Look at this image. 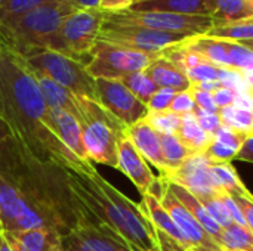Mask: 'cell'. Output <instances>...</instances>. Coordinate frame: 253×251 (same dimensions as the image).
<instances>
[{
  "mask_svg": "<svg viewBox=\"0 0 253 251\" xmlns=\"http://www.w3.org/2000/svg\"><path fill=\"white\" fill-rule=\"evenodd\" d=\"M87 216L65 169L36 158L13 135L0 145L1 231L52 229L64 238Z\"/></svg>",
  "mask_w": 253,
  "mask_h": 251,
  "instance_id": "6da1fadb",
  "label": "cell"
},
{
  "mask_svg": "<svg viewBox=\"0 0 253 251\" xmlns=\"http://www.w3.org/2000/svg\"><path fill=\"white\" fill-rule=\"evenodd\" d=\"M0 115L36 158L65 170H95L93 164L79 160L61 142L33 71L6 44L0 49Z\"/></svg>",
  "mask_w": 253,
  "mask_h": 251,
  "instance_id": "7a4b0ae2",
  "label": "cell"
},
{
  "mask_svg": "<svg viewBox=\"0 0 253 251\" xmlns=\"http://www.w3.org/2000/svg\"><path fill=\"white\" fill-rule=\"evenodd\" d=\"M67 178L73 195L92 219L114 231L135 251H157L156 228L145 213L96 169L67 170Z\"/></svg>",
  "mask_w": 253,
  "mask_h": 251,
  "instance_id": "3957f363",
  "label": "cell"
},
{
  "mask_svg": "<svg viewBox=\"0 0 253 251\" xmlns=\"http://www.w3.org/2000/svg\"><path fill=\"white\" fill-rule=\"evenodd\" d=\"M76 9L68 0L40 6L10 25L0 27L3 43L22 58L49 50L52 40L64 19Z\"/></svg>",
  "mask_w": 253,
  "mask_h": 251,
  "instance_id": "277c9868",
  "label": "cell"
},
{
  "mask_svg": "<svg viewBox=\"0 0 253 251\" xmlns=\"http://www.w3.org/2000/svg\"><path fill=\"white\" fill-rule=\"evenodd\" d=\"M77 105L87 160L117 169V148L126 136V127L95 101L77 96Z\"/></svg>",
  "mask_w": 253,
  "mask_h": 251,
  "instance_id": "5b68a950",
  "label": "cell"
},
{
  "mask_svg": "<svg viewBox=\"0 0 253 251\" xmlns=\"http://www.w3.org/2000/svg\"><path fill=\"white\" fill-rule=\"evenodd\" d=\"M24 59L33 71L49 77L76 96L98 102L96 81L87 72L84 62L53 50H43Z\"/></svg>",
  "mask_w": 253,
  "mask_h": 251,
  "instance_id": "8992f818",
  "label": "cell"
},
{
  "mask_svg": "<svg viewBox=\"0 0 253 251\" xmlns=\"http://www.w3.org/2000/svg\"><path fill=\"white\" fill-rule=\"evenodd\" d=\"M107 12L101 9L74 10L56 31L50 49L84 62L99 38ZM86 64V62H84Z\"/></svg>",
  "mask_w": 253,
  "mask_h": 251,
  "instance_id": "52a82bcc",
  "label": "cell"
},
{
  "mask_svg": "<svg viewBox=\"0 0 253 251\" xmlns=\"http://www.w3.org/2000/svg\"><path fill=\"white\" fill-rule=\"evenodd\" d=\"M157 56L160 55H150L98 40L86 61V70L93 78L120 80L127 74L147 70Z\"/></svg>",
  "mask_w": 253,
  "mask_h": 251,
  "instance_id": "ba28073f",
  "label": "cell"
},
{
  "mask_svg": "<svg viewBox=\"0 0 253 251\" xmlns=\"http://www.w3.org/2000/svg\"><path fill=\"white\" fill-rule=\"evenodd\" d=\"M187 38L190 37L184 34L156 31V30H150L141 25L114 21L107 13L98 40L119 44V46L139 50L144 53H150V55H160L168 47L182 43Z\"/></svg>",
  "mask_w": 253,
  "mask_h": 251,
  "instance_id": "9c48e42d",
  "label": "cell"
},
{
  "mask_svg": "<svg viewBox=\"0 0 253 251\" xmlns=\"http://www.w3.org/2000/svg\"><path fill=\"white\" fill-rule=\"evenodd\" d=\"M114 21L141 25L156 31L184 34L188 37L206 36L208 31L213 28V21L211 16L200 15H179L169 12H138V10H123L117 13H108Z\"/></svg>",
  "mask_w": 253,
  "mask_h": 251,
  "instance_id": "30bf717a",
  "label": "cell"
},
{
  "mask_svg": "<svg viewBox=\"0 0 253 251\" xmlns=\"http://www.w3.org/2000/svg\"><path fill=\"white\" fill-rule=\"evenodd\" d=\"M98 104L111 112L126 129L144 120L148 107L141 102L120 80L95 78Z\"/></svg>",
  "mask_w": 253,
  "mask_h": 251,
  "instance_id": "8fae6325",
  "label": "cell"
},
{
  "mask_svg": "<svg viewBox=\"0 0 253 251\" xmlns=\"http://www.w3.org/2000/svg\"><path fill=\"white\" fill-rule=\"evenodd\" d=\"M64 251H135L114 231L92 219L84 217L67 237L62 238Z\"/></svg>",
  "mask_w": 253,
  "mask_h": 251,
  "instance_id": "7c38bea8",
  "label": "cell"
},
{
  "mask_svg": "<svg viewBox=\"0 0 253 251\" xmlns=\"http://www.w3.org/2000/svg\"><path fill=\"white\" fill-rule=\"evenodd\" d=\"M212 163L203 155L197 154L185 160L178 169L170 172L168 176H162L168 182L178 183L193 192L197 198L221 194L222 189L218 186L212 175Z\"/></svg>",
  "mask_w": 253,
  "mask_h": 251,
  "instance_id": "4fadbf2b",
  "label": "cell"
},
{
  "mask_svg": "<svg viewBox=\"0 0 253 251\" xmlns=\"http://www.w3.org/2000/svg\"><path fill=\"white\" fill-rule=\"evenodd\" d=\"M117 170H120L123 175H126L130 182L138 188L141 195L147 194L153 183L156 182V176L151 172L148 163L144 160V157L136 151L133 143L125 136L119 142L117 148Z\"/></svg>",
  "mask_w": 253,
  "mask_h": 251,
  "instance_id": "5bb4252c",
  "label": "cell"
},
{
  "mask_svg": "<svg viewBox=\"0 0 253 251\" xmlns=\"http://www.w3.org/2000/svg\"><path fill=\"white\" fill-rule=\"evenodd\" d=\"M126 136L133 143L136 151L144 157V160L147 163H150L151 166H154L160 172V176L168 175L169 170H168V166L163 158L160 135L147 123L145 118L135 123L133 126L127 127Z\"/></svg>",
  "mask_w": 253,
  "mask_h": 251,
  "instance_id": "9a60e30c",
  "label": "cell"
},
{
  "mask_svg": "<svg viewBox=\"0 0 253 251\" xmlns=\"http://www.w3.org/2000/svg\"><path fill=\"white\" fill-rule=\"evenodd\" d=\"M12 251H59L62 237L52 229L3 231Z\"/></svg>",
  "mask_w": 253,
  "mask_h": 251,
  "instance_id": "2e32d148",
  "label": "cell"
},
{
  "mask_svg": "<svg viewBox=\"0 0 253 251\" xmlns=\"http://www.w3.org/2000/svg\"><path fill=\"white\" fill-rule=\"evenodd\" d=\"M139 207L157 231H162L163 234H166L168 237L175 240L178 244H181L187 250L193 251L190 241L182 234V231L178 228V225L175 223L172 216L168 213V210L163 207V204L159 198H156L151 194H144Z\"/></svg>",
  "mask_w": 253,
  "mask_h": 251,
  "instance_id": "e0dca14e",
  "label": "cell"
},
{
  "mask_svg": "<svg viewBox=\"0 0 253 251\" xmlns=\"http://www.w3.org/2000/svg\"><path fill=\"white\" fill-rule=\"evenodd\" d=\"M50 115H52V121H53L56 135L61 139V142L79 160H82L86 164H92L87 160V155L84 151L82 126H80L79 120L74 115L68 114L67 111H62V109H50Z\"/></svg>",
  "mask_w": 253,
  "mask_h": 251,
  "instance_id": "ac0fdd59",
  "label": "cell"
},
{
  "mask_svg": "<svg viewBox=\"0 0 253 251\" xmlns=\"http://www.w3.org/2000/svg\"><path fill=\"white\" fill-rule=\"evenodd\" d=\"M150 78L156 83L159 89H172L176 93L191 89V81L188 75L172 61L165 56H157L145 70Z\"/></svg>",
  "mask_w": 253,
  "mask_h": 251,
  "instance_id": "d6986e66",
  "label": "cell"
},
{
  "mask_svg": "<svg viewBox=\"0 0 253 251\" xmlns=\"http://www.w3.org/2000/svg\"><path fill=\"white\" fill-rule=\"evenodd\" d=\"M168 188L170 189V192L176 197V200L190 212V215L203 226V229L219 244L221 247V240H222V228L211 217V215L208 213V210L205 209V206L202 204V201L188 189H185L184 186L173 183V182H168Z\"/></svg>",
  "mask_w": 253,
  "mask_h": 251,
  "instance_id": "ffe728a7",
  "label": "cell"
},
{
  "mask_svg": "<svg viewBox=\"0 0 253 251\" xmlns=\"http://www.w3.org/2000/svg\"><path fill=\"white\" fill-rule=\"evenodd\" d=\"M30 68V67H28ZM31 70V68H30ZM33 71V70H31ZM40 92L47 104V107L50 109H62L67 111L68 114L74 115L79 120V105H77V96L74 93H71L68 89L59 86L58 83H55L53 80H50L49 77L33 71Z\"/></svg>",
  "mask_w": 253,
  "mask_h": 251,
  "instance_id": "44dd1931",
  "label": "cell"
},
{
  "mask_svg": "<svg viewBox=\"0 0 253 251\" xmlns=\"http://www.w3.org/2000/svg\"><path fill=\"white\" fill-rule=\"evenodd\" d=\"M184 43L194 52L200 53L211 64L221 67V68L231 70L230 55L227 50L225 40L213 38V37H208V36H199V37H190Z\"/></svg>",
  "mask_w": 253,
  "mask_h": 251,
  "instance_id": "7402d4cb",
  "label": "cell"
},
{
  "mask_svg": "<svg viewBox=\"0 0 253 251\" xmlns=\"http://www.w3.org/2000/svg\"><path fill=\"white\" fill-rule=\"evenodd\" d=\"M213 27L228 25L253 18L249 0H213Z\"/></svg>",
  "mask_w": 253,
  "mask_h": 251,
  "instance_id": "603a6c76",
  "label": "cell"
},
{
  "mask_svg": "<svg viewBox=\"0 0 253 251\" xmlns=\"http://www.w3.org/2000/svg\"><path fill=\"white\" fill-rule=\"evenodd\" d=\"M176 136L196 155L197 154H202L213 142V136L209 135V133H206L199 126V123L196 120V115L193 112L182 115L179 129L176 132Z\"/></svg>",
  "mask_w": 253,
  "mask_h": 251,
  "instance_id": "cb8c5ba5",
  "label": "cell"
},
{
  "mask_svg": "<svg viewBox=\"0 0 253 251\" xmlns=\"http://www.w3.org/2000/svg\"><path fill=\"white\" fill-rule=\"evenodd\" d=\"M160 145H162V152H163L165 163H166L168 170H169L168 175L170 172H173L175 169H178L185 160H188V158L196 155L193 151H190L179 141V138L176 135H160Z\"/></svg>",
  "mask_w": 253,
  "mask_h": 251,
  "instance_id": "d4e9b609",
  "label": "cell"
},
{
  "mask_svg": "<svg viewBox=\"0 0 253 251\" xmlns=\"http://www.w3.org/2000/svg\"><path fill=\"white\" fill-rule=\"evenodd\" d=\"M55 1H64V0H6L4 4L0 7V27L10 25L25 13Z\"/></svg>",
  "mask_w": 253,
  "mask_h": 251,
  "instance_id": "484cf974",
  "label": "cell"
},
{
  "mask_svg": "<svg viewBox=\"0 0 253 251\" xmlns=\"http://www.w3.org/2000/svg\"><path fill=\"white\" fill-rule=\"evenodd\" d=\"M206 36L213 37V38L236 41V43L253 40V18L240 21V22H234V24H228V25L213 27L211 31H208Z\"/></svg>",
  "mask_w": 253,
  "mask_h": 251,
  "instance_id": "4316f807",
  "label": "cell"
},
{
  "mask_svg": "<svg viewBox=\"0 0 253 251\" xmlns=\"http://www.w3.org/2000/svg\"><path fill=\"white\" fill-rule=\"evenodd\" d=\"M212 175L218 183V186L228 194H246L249 189L245 186V183L240 180L236 169L231 163H221V164H212Z\"/></svg>",
  "mask_w": 253,
  "mask_h": 251,
  "instance_id": "83f0119b",
  "label": "cell"
},
{
  "mask_svg": "<svg viewBox=\"0 0 253 251\" xmlns=\"http://www.w3.org/2000/svg\"><path fill=\"white\" fill-rule=\"evenodd\" d=\"M253 247V234L242 225L233 223L222 231V251H251Z\"/></svg>",
  "mask_w": 253,
  "mask_h": 251,
  "instance_id": "f1b7e54d",
  "label": "cell"
},
{
  "mask_svg": "<svg viewBox=\"0 0 253 251\" xmlns=\"http://www.w3.org/2000/svg\"><path fill=\"white\" fill-rule=\"evenodd\" d=\"M120 81L145 105L150 102L151 96L159 90V87L156 86V83L150 78V75L144 71H138V72H132L125 75L123 78H120Z\"/></svg>",
  "mask_w": 253,
  "mask_h": 251,
  "instance_id": "f546056e",
  "label": "cell"
},
{
  "mask_svg": "<svg viewBox=\"0 0 253 251\" xmlns=\"http://www.w3.org/2000/svg\"><path fill=\"white\" fill-rule=\"evenodd\" d=\"M219 117L222 123L234 130L246 133L248 136L253 135V112L240 109L234 105L219 109Z\"/></svg>",
  "mask_w": 253,
  "mask_h": 251,
  "instance_id": "4dcf8cb0",
  "label": "cell"
},
{
  "mask_svg": "<svg viewBox=\"0 0 253 251\" xmlns=\"http://www.w3.org/2000/svg\"><path fill=\"white\" fill-rule=\"evenodd\" d=\"M181 115L169 111L163 112H151L148 111L145 120L147 123L160 135H176L179 124H181Z\"/></svg>",
  "mask_w": 253,
  "mask_h": 251,
  "instance_id": "1f68e13d",
  "label": "cell"
},
{
  "mask_svg": "<svg viewBox=\"0 0 253 251\" xmlns=\"http://www.w3.org/2000/svg\"><path fill=\"white\" fill-rule=\"evenodd\" d=\"M227 41V50L230 55L231 70L239 71L242 74L253 72V52L236 41Z\"/></svg>",
  "mask_w": 253,
  "mask_h": 251,
  "instance_id": "d6a6232c",
  "label": "cell"
},
{
  "mask_svg": "<svg viewBox=\"0 0 253 251\" xmlns=\"http://www.w3.org/2000/svg\"><path fill=\"white\" fill-rule=\"evenodd\" d=\"M224 192V191H222ZM202 201V204L205 206V209L208 210V213L211 215V217L224 229V228H228L230 225H233V219L225 207V204L222 203L221 200V194H216V195H209V197H203V198H199Z\"/></svg>",
  "mask_w": 253,
  "mask_h": 251,
  "instance_id": "836d02e7",
  "label": "cell"
},
{
  "mask_svg": "<svg viewBox=\"0 0 253 251\" xmlns=\"http://www.w3.org/2000/svg\"><path fill=\"white\" fill-rule=\"evenodd\" d=\"M224 71H225V68L216 67V65L211 64L209 61H203L197 67L187 71V75H188L191 84L200 83V81H221Z\"/></svg>",
  "mask_w": 253,
  "mask_h": 251,
  "instance_id": "e575fe53",
  "label": "cell"
},
{
  "mask_svg": "<svg viewBox=\"0 0 253 251\" xmlns=\"http://www.w3.org/2000/svg\"><path fill=\"white\" fill-rule=\"evenodd\" d=\"M200 155H203L212 164H221V163H231L233 160H236L237 151L213 141Z\"/></svg>",
  "mask_w": 253,
  "mask_h": 251,
  "instance_id": "d590c367",
  "label": "cell"
},
{
  "mask_svg": "<svg viewBox=\"0 0 253 251\" xmlns=\"http://www.w3.org/2000/svg\"><path fill=\"white\" fill-rule=\"evenodd\" d=\"M249 136L246 133H242L239 130H234L228 126H225L222 123V126L218 129V132L213 135V141L228 146V148H233L236 151H239L242 148V145L245 143V141L248 139Z\"/></svg>",
  "mask_w": 253,
  "mask_h": 251,
  "instance_id": "8d00e7d4",
  "label": "cell"
},
{
  "mask_svg": "<svg viewBox=\"0 0 253 251\" xmlns=\"http://www.w3.org/2000/svg\"><path fill=\"white\" fill-rule=\"evenodd\" d=\"M176 92L172 89H159L150 99V102L147 104L148 111L151 112H163V111H169L172 101L175 98Z\"/></svg>",
  "mask_w": 253,
  "mask_h": 251,
  "instance_id": "74e56055",
  "label": "cell"
},
{
  "mask_svg": "<svg viewBox=\"0 0 253 251\" xmlns=\"http://www.w3.org/2000/svg\"><path fill=\"white\" fill-rule=\"evenodd\" d=\"M193 114L196 115V120L199 123V126L209 135H215L218 132V129L222 126V120L218 114H212V112H206L200 108L196 107V109L193 111Z\"/></svg>",
  "mask_w": 253,
  "mask_h": 251,
  "instance_id": "f35d334b",
  "label": "cell"
},
{
  "mask_svg": "<svg viewBox=\"0 0 253 251\" xmlns=\"http://www.w3.org/2000/svg\"><path fill=\"white\" fill-rule=\"evenodd\" d=\"M196 109V102L193 99V95L190 90L185 92H179L175 95L172 105H170V111L178 114V115H185V114H191Z\"/></svg>",
  "mask_w": 253,
  "mask_h": 251,
  "instance_id": "ab89813d",
  "label": "cell"
},
{
  "mask_svg": "<svg viewBox=\"0 0 253 251\" xmlns=\"http://www.w3.org/2000/svg\"><path fill=\"white\" fill-rule=\"evenodd\" d=\"M233 195V198L236 200L243 217H245V222H246V226L248 229L253 234V195L251 192H246V194H230Z\"/></svg>",
  "mask_w": 253,
  "mask_h": 251,
  "instance_id": "60d3db41",
  "label": "cell"
},
{
  "mask_svg": "<svg viewBox=\"0 0 253 251\" xmlns=\"http://www.w3.org/2000/svg\"><path fill=\"white\" fill-rule=\"evenodd\" d=\"M191 95H193V99L196 102V107L206 111V112H212V114H218L219 109L213 101V95L209 93V92H203V90H197V89H190Z\"/></svg>",
  "mask_w": 253,
  "mask_h": 251,
  "instance_id": "b9f144b4",
  "label": "cell"
},
{
  "mask_svg": "<svg viewBox=\"0 0 253 251\" xmlns=\"http://www.w3.org/2000/svg\"><path fill=\"white\" fill-rule=\"evenodd\" d=\"M237 93H239V92H236L234 89L221 86V87L216 89L212 95H213V101H215L218 109H222V108H227V107L234 105V101H236V98H237Z\"/></svg>",
  "mask_w": 253,
  "mask_h": 251,
  "instance_id": "7bdbcfd3",
  "label": "cell"
},
{
  "mask_svg": "<svg viewBox=\"0 0 253 251\" xmlns=\"http://www.w3.org/2000/svg\"><path fill=\"white\" fill-rule=\"evenodd\" d=\"M221 200H222V203L225 204V207H227V210H228V213H230L233 222L237 223V225L246 226L245 217H243V215H242V212H240V209H239L236 200L233 198V195H230L228 192H221ZM246 228H248V226H246Z\"/></svg>",
  "mask_w": 253,
  "mask_h": 251,
  "instance_id": "ee69618b",
  "label": "cell"
},
{
  "mask_svg": "<svg viewBox=\"0 0 253 251\" xmlns=\"http://www.w3.org/2000/svg\"><path fill=\"white\" fill-rule=\"evenodd\" d=\"M136 0H101L99 9L107 12V13H117L130 9Z\"/></svg>",
  "mask_w": 253,
  "mask_h": 251,
  "instance_id": "f6af8a7d",
  "label": "cell"
},
{
  "mask_svg": "<svg viewBox=\"0 0 253 251\" xmlns=\"http://www.w3.org/2000/svg\"><path fill=\"white\" fill-rule=\"evenodd\" d=\"M156 235H157V251H190L182 247L181 244H178L170 237H168L166 234H163L162 231L156 229Z\"/></svg>",
  "mask_w": 253,
  "mask_h": 251,
  "instance_id": "bcb514c9",
  "label": "cell"
},
{
  "mask_svg": "<svg viewBox=\"0 0 253 251\" xmlns=\"http://www.w3.org/2000/svg\"><path fill=\"white\" fill-rule=\"evenodd\" d=\"M234 107L245 109V111H252L253 112V93L251 90L246 92H239L237 98L234 101Z\"/></svg>",
  "mask_w": 253,
  "mask_h": 251,
  "instance_id": "7dc6e473",
  "label": "cell"
},
{
  "mask_svg": "<svg viewBox=\"0 0 253 251\" xmlns=\"http://www.w3.org/2000/svg\"><path fill=\"white\" fill-rule=\"evenodd\" d=\"M236 160L253 163V135H251V136L245 141V143L242 145V148L237 151Z\"/></svg>",
  "mask_w": 253,
  "mask_h": 251,
  "instance_id": "c3c4849f",
  "label": "cell"
},
{
  "mask_svg": "<svg viewBox=\"0 0 253 251\" xmlns=\"http://www.w3.org/2000/svg\"><path fill=\"white\" fill-rule=\"evenodd\" d=\"M76 10H93L99 9L101 0H68Z\"/></svg>",
  "mask_w": 253,
  "mask_h": 251,
  "instance_id": "681fc988",
  "label": "cell"
},
{
  "mask_svg": "<svg viewBox=\"0 0 253 251\" xmlns=\"http://www.w3.org/2000/svg\"><path fill=\"white\" fill-rule=\"evenodd\" d=\"M222 84L221 81H200V83H194L191 84L193 89H197V90H203V92H209V93H213L216 89H219Z\"/></svg>",
  "mask_w": 253,
  "mask_h": 251,
  "instance_id": "f907efd6",
  "label": "cell"
},
{
  "mask_svg": "<svg viewBox=\"0 0 253 251\" xmlns=\"http://www.w3.org/2000/svg\"><path fill=\"white\" fill-rule=\"evenodd\" d=\"M12 136V132H10V127L7 126V123L4 121V118L0 115V145Z\"/></svg>",
  "mask_w": 253,
  "mask_h": 251,
  "instance_id": "816d5d0a",
  "label": "cell"
},
{
  "mask_svg": "<svg viewBox=\"0 0 253 251\" xmlns=\"http://www.w3.org/2000/svg\"><path fill=\"white\" fill-rule=\"evenodd\" d=\"M0 251H12L10 246L7 244V241L4 238V234H3L1 229H0Z\"/></svg>",
  "mask_w": 253,
  "mask_h": 251,
  "instance_id": "f5cc1de1",
  "label": "cell"
},
{
  "mask_svg": "<svg viewBox=\"0 0 253 251\" xmlns=\"http://www.w3.org/2000/svg\"><path fill=\"white\" fill-rule=\"evenodd\" d=\"M240 44H243L245 47H248L249 50H252V52H253V40H248V41H242Z\"/></svg>",
  "mask_w": 253,
  "mask_h": 251,
  "instance_id": "db71d44e",
  "label": "cell"
},
{
  "mask_svg": "<svg viewBox=\"0 0 253 251\" xmlns=\"http://www.w3.org/2000/svg\"><path fill=\"white\" fill-rule=\"evenodd\" d=\"M4 43H3V40H1V37H0V49H1V46H3Z\"/></svg>",
  "mask_w": 253,
  "mask_h": 251,
  "instance_id": "11a10c76",
  "label": "cell"
},
{
  "mask_svg": "<svg viewBox=\"0 0 253 251\" xmlns=\"http://www.w3.org/2000/svg\"><path fill=\"white\" fill-rule=\"evenodd\" d=\"M4 1H6V0H0V7H1V6L4 4Z\"/></svg>",
  "mask_w": 253,
  "mask_h": 251,
  "instance_id": "9f6ffc18",
  "label": "cell"
},
{
  "mask_svg": "<svg viewBox=\"0 0 253 251\" xmlns=\"http://www.w3.org/2000/svg\"><path fill=\"white\" fill-rule=\"evenodd\" d=\"M249 1H251V3H253V0H249Z\"/></svg>",
  "mask_w": 253,
  "mask_h": 251,
  "instance_id": "6f0895ef",
  "label": "cell"
},
{
  "mask_svg": "<svg viewBox=\"0 0 253 251\" xmlns=\"http://www.w3.org/2000/svg\"><path fill=\"white\" fill-rule=\"evenodd\" d=\"M251 251H253V247H252V249H251Z\"/></svg>",
  "mask_w": 253,
  "mask_h": 251,
  "instance_id": "680465c9",
  "label": "cell"
},
{
  "mask_svg": "<svg viewBox=\"0 0 253 251\" xmlns=\"http://www.w3.org/2000/svg\"><path fill=\"white\" fill-rule=\"evenodd\" d=\"M59 251H64V250H59Z\"/></svg>",
  "mask_w": 253,
  "mask_h": 251,
  "instance_id": "91938a15",
  "label": "cell"
},
{
  "mask_svg": "<svg viewBox=\"0 0 253 251\" xmlns=\"http://www.w3.org/2000/svg\"><path fill=\"white\" fill-rule=\"evenodd\" d=\"M0 229H1V226H0Z\"/></svg>",
  "mask_w": 253,
  "mask_h": 251,
  "instance_id": "94428289",
  "label": "cell"
}]
</instances>
